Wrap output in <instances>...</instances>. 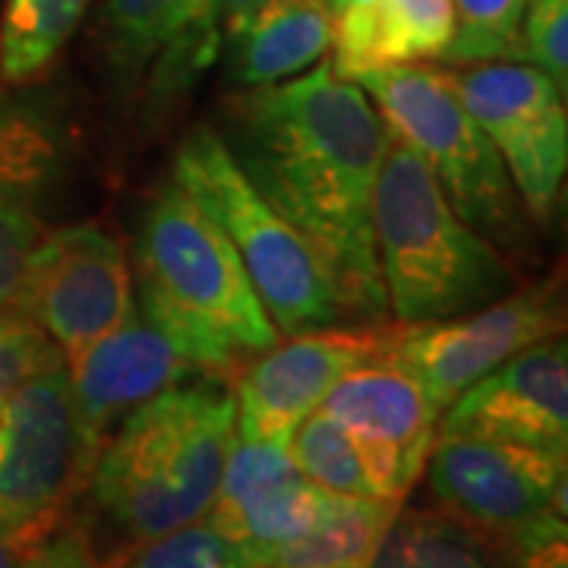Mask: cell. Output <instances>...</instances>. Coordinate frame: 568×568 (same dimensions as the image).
<instances>
[{
  "mask_svg": "<svg viewBox=\"0 0 568 568\" xmlns=\"http://www.w3.org/2000/svg\"><path fill=\"white\" fill-rule=\"evenodd\" d=\"M224 145L268 205L325 265L347 320L379 323L386 291L373 237V190L388 126L361 82L320 61L224 104Z\"/></svg>",
  "mask_w": 568,
  "mask_h": 568,
  "instance_id": "1",
  "label": "cell"
},
{
  "mask_svg": "<svg viewBox=\"0 0 568 568\" xmlns=\"http://www.w3.org/2000/svg\"><path fill=\"white\" fill-rule=\"evenodd\" d=\"M234 436V386L212 376L164 388L123 417L85 484L118 547L205 518Z\"/></svg>",
  "mask_w": 568,
  "mask_h": 568,
  "instance_id": "2",
  "label": "cell"
},
{
  "mask_svg": "<svg viewBox=\"0 0 568 568\" xmlns=\"http://www.w3.org/2000/svg\"><path fill=\"white\" fill-rule=\"evenodd\" d=\"M133 294L142 316L205 376L231 386L246 361L282 338L234 246L174 181L142 209Z\"/></svg>",
  "mask_w": 568,
  "mask_h": 568,
  "instance_id": "3",
  "label": "cell"
},
{
  "mask_svg": "<svg viewBox=\"0 0 568 568\" xmlns=\"http://www.w3.org/2000/svg\"><path fill=\"white\" fill-rule=\"evenodd\" d=\"M373 237L395 323L452 320L515 291L506 253L448 205L424 159L392 133L373 190Z\"/></svg>",
  "mask_w": 568,
  "mask_h": 568,
  "instance_id": "4",
  "label": "cell"
},
{
  "mask_svg": "<svg viewBox=\"0 0 568 568\" xmlns=\"http://www.w3.org/2000/svg\"><path fill=\"white\" fill-rule=\"evenodd\" d=\"M388 133L407 142L446 193L448 205L503 253L525 256L530 219L484 126L470 118L455 77L433 63H395L357 73Z\"/></svg>",
  "mask_w": 568,
  "mask_h": 568,
  "instance_id": "5",
  "label": "cell"
},
{
  "mask_svg": "<svg viewBox=\"0 0 568 568\" xmlns=\"http://www.w3.org/2000/svg\"><path fill=\"white\" fill-rule=\"evenodd\" d=\"M171 181L234 246L278 335L347 323L320 256L253 186L222 133L193 126L174 152Z\"/></svg>",
  "mask_w": 568,
  "mask_h": 568,
  "instance_id": "6",
  "label": "cell"
},
{
  "mask_svg": "<svg viewBox=\"0 0 568 568\" xmlns=\"http://www.w3.org/2000/svg\"><path fill=\"white\" fill-rule=\"evenodd\" d=\"M95 455L67 364L22 383L0 402V528L39 547L85 493Z\"/></svg>",
  "mask_w": 568,
  "mask_h": 568,
  "instance_id": "7",
  "label": "cell"
},
{
  "mask_svg": "<svg viewBox=\"0 0 568 568\" xmlns=\"http://www.w3.org/2000/svg\"><path fill=\"white\" fill-rule=\"evenodd\" d=\"M559 291V282L549 278L452 320L388 325L386 357L414 373L436 407L446 410L489 369L562 332Z\"/></svg>",
  "mask_w": 568,
  "mask_h": 568,
  "instance_id": "8",
  "label": "cell"
},
{
  "mask_svg": "<svg viewBox=\"0 0 568 568\" xmlns=\"http://www.w3.org/2000/svg\"><path fill=\"white\" fill-rule=\"evenodd\" d=\"M424 470L443 508L496 549L544 518H566V452L436 436Z\"/></svg>",
  "mask_w": 568,
  "mask_h": 568,
  "instance_id": "9",
  "label": "cell"
},
{
  "mask_svg": "<svg viewBox=\"0 0 568 568\" xmlns=\"http://www.w3.org/2000/svg\"><path fill=\"white\" fill-rule=\"evenodd\" d=\"M452 77L470 118L496 145L528 219L547 224L568 168L566 95L525 61L470 63Z\"/></svg>",
  "mask_w": 568,
  "mask_h": 568,
  "instance_id": "10",
  "label": "cell"
},
{
  "mask_svg": "<svg viewBox=\"0 0 568 568\" xmlns=\"http://www.w3.org/2000/svg\"><path fill=\"white\" fill-rule=\"evenodd\" d=\"M17 310L48 332L67 364L136 310L126 250L95 222L48 231Z\"/></svg>",
  "mask_w": 568,
  "mask_h": 568,
  "instance_id": "11",
  "label": "cell"
},
{
  "mask_svg": "<svg viewBox=\"0 0 568 568\" xmlns=\"http://www.w3.org/2000/svg\"><path fill=\"white\" fill-rule=\"evenodd\" d=\"M388 325H323L282 335L234 376L237 436L256 443H284L323 405L328 388L347 369L383 354Z\"/></svg>",
  "mask_w": 568,
  "mask_h": 568,
  "instance_id": "12",
  "label": "cell"
},
{
  "mask_svg": "<svg viewBox=\"0 0 568 568\" xmlns=\"http://www.w3.org/2000/svg\"><path fill=\"white\" fill-rule=\"evenodd\" d=\"M73 140L48 99H0V313L17 310L48 205L63 186Z\"/></svg>",
  "mask_w": 568,
  "mask_h": 568,
  "instance_id": "13",
  "label": "cell"
},
{
  "mask_svg": "<svg viewBox=\"0 0 568 568\" xmlns=\"http://www.w3.org/2000/svg\"><path fill=\"white\" fill-rule=\"evenodd\" d=\"M320 410L361 443L392 499H405L424 474L443 417L417 376L386 357V351L347 369Z\"/></svg>",
  "mask_w": 568,
  "mask_h": 568,
  "instance_id": "14",
  "label": "cell"
},
{
  "mask_svg": "<svg viewBox=\"0 0 568 568\" xmlns=\"http://www.w3.org/2000/svg\"><path fill=\"white\" fill-rule=\"evenodd\" d=\"M436 436L568 452L566 335H549L480 376L443 410Z\"/></svg>",
  "mask_w": 568,
  "mask_h": 568,
  "instance_id": "15",
  "label": "cell"
},
{
  "mask_svg": "<svg viewBox=\"0 0 568 568\" xmlns=\"http://www.w3.org/2000/svg\"><path fill=\"white\" fill-rule=\"evenodd\" d=\"M67 376L82 426L102 448L114 426L136 407L162 395L164 388L200 379L205 373L168 332L133 310L118 328L70 357Z\"/></svg>",
  "mask_w": 568,
  "mask_h": 568,
  "instance_id": "16",
  "label": "cell"
},
{
  "mask_svg": "<svg viewBox=\"0 0 568 568\" xmlns=\"http://www.w3.org/2000/svg\"><path fill=\"white\" fill-rule=\"evenodd\" d=\"M332 17V67L347 80L379 67L443 58L452 41L448 0H345Z\"/></svg>",
  "mask_w": 568,
  "mask_h": 568,
  "instance_id": "17",
  "label": "cell"
},
{
  "mask_svg": "<svg viewBox=\"0 0 568 568\" xmlns=\"http://www.w3.org/2000/svg\"><path fill=\"white\" fill-rule=\"evenodd\" d=\"M335 39L328 0H260L231 44L234 77L244 89L272 85L325 61Z\"/></svg>",
  "mask_w": 568,
  "mask_h": 568,
  "instance_id": "18",
  "label": "cell"
},
{
  "mask_svg": "<svg viewBox=\"0 0 568 568\" xmlns=\"http://www.w3.org/2000/svg\"><path fill=\"white\" fill-rule=\"evenodd\" d=\"M405 499L332 496L316 528L268 549L263 568H366Z\"/></svg>",
  "mask_w": 568,
  "mask_h": 568,
  "instance_id": "19",
  "label": "cell"
},
{
  "mask_svg": "<svg viewBox=\"0 0 568 568\" xmlns=\"http://www.w3.org/2000/svg\"><path fill=\"white\" fill-rule=\"evenodd\" d=\"M366 568H503V556L446 508L402 506Z\"/></svg>",
  "mask_w": 568,
  "mask_h": 568,
  "instance_id": "20",
  "label": "cell"
},
{
  "mask_svg": "<svg viewBox=\"0 0 568 568\" xmlns=\"http://www.w3.org/2000/svg\"><path fill=\"white\" fill-rule=\"evenodd\" d=\"M260 0H181L174 29L152 61V95L159 104L181 95L237 36Z\"/></svg>",
  "mask_w": 568,
  "mask_h": 568,
  "instance_id": "21",
  "label": "cell"
},
{
  "mask_svg": "<svg viewBox=\"0 0 568 568\" xmlns=\"http://www.w3.org/2000/svg\"><path fill=\"white\" fill-rule=\"evenodd\" d=\"M294 467L313 480L316 487L338 493V496H369V499H392L386 487L369 465L361 443L335 424L325 410H313L287 439Z\"/></svg>",
  "mask_w": 568,
  "mask_h": 568,
  "instance_id": "22",
  "label": "cell"
},
{
  "mask_svg": "<svg viewBox=\"0 0 568 568\" xmlns=\"http://www.w3.org/2000/svg\"><path fill=\"white\" fill-rule=\"evenodd\" d=\"M332 496L335 493L316 487L313 480H306L297 470L282 484L260 493L250 506L241 508L237 518L222 534L244 544L263 568V556L268 549L284 547V544L304 537L306 530L316 528V521L325 515Z\"/></svg>",
  "mask_w": 568,
  "mask_h": 568,
  "instance_id": "23",
  "label": "cell"
},
{
  "mask_svg": "<svg viewBox=\"0 0 568 568\" xmlns=\"http://www.w3.org/2000/svg\"><path fill=\"white\" fill-rule=\"evenodd\" d=\"M92 0H7L0 26V73L22 82L44 70L80 26Z\"/></svg>",
  "mask_w": 568,
  "mask_h": 568,
  "instance_id": "24",
  "label": "cell"
},
{
  "mask_svg": "<svg viewBox=\"0 0 568 568\" xmlns=\"http://www.w3.org/2000/svg\"><path fill=\"white\" fill-rule=\"evenodd\" d=\"M181 0H104L102 44L121 85H133L152 67L174 29Z\"/></svg>",
  "mask_w": 568,
  "mask_h": 568,
  "instance_id": "25",
  "label": "cell"
},
{
  "mask_svg": "<svg viewBox=\"0 0 568 568\" xmlns=\"http://www.w3.org/2000/svg\"><path fill=\"white\" fill-rule=\"evenodd\" d=\"M111 568H260L256 556L205 518L104 552Z\"/></svg>",
  "mask_w": 568,
  "mask_h": 568,
  "instance_id": "26",
  "label": "cell"
},
{
  "mask_svg": "<svg viewBox=\"0 0 568 568\" xmlns=\"http://www.w3.org/2000/svg\"><path fill=\"white\" fill-rule=\"evenodd\" d=\"M291 474H297V467L291 458V448L284 443H256V439L234 436L212 508L205 511V521L215 530H224L237 518L241 508L250 506L268 487L287 480Z\"/></svg>",
  "mask_w": 568,
  "mask_h": 568,
  "instance_id": "27",
  "label": "cell"
},
{
  "mask_svg": "<svg viewBox=\"0 0 568 568\" xmlns=\"http://www.w3.org/2000/svg\"><path fill=\"white\" fill-rule=\"evenodd\" d=\"M452 41L443 61H518V29L528 0H448Z\"/></svg>",
  "mask_w": 568,
  "mask_h": 568,
  "instance_id": "28",
  "label": "cell"
},
{
  "mask_svg": "<svg viewBox=\"0 0 568 568\" xmlns=\"http://www.w3.org/2000/svg\"><path fill=\"white\" fill-rule=\"evenodd\" d=\"M61 347L48 338V332L20 310L0 313V402L10 398L22 383L51 366H61Z\"/></svg>",
  "mask_w": 568,
  "mask_h": 568,
  "instance_id": "29",
  "label": "cell"
},
{
  "mask_svg": "<svg viewBox=\"0 0 568 568\" xmlns=\"http://www.w3.org/2000/svg\"><path fill=\"white\" fill-rule=\"evenodd\" d=\"M518 61L544 70L556 89L568 92V0H528L518 29Z\"/></svg>",
  "mask_w": 568,
  "mask_h": 568,
  "instance_id": "30",
  "label": "cell"
},
{
  "mask_svg": "<svg viewBox=\"0 0 568 568\" xmlns=\"http://www.w3.org/2000/svg\"><path fill=\"white\" fill-rule=\"evenodd\" d=\"M503 568H568L566 518H544L499 547Z\"/></svg>",
  "mask_w": 568,
  "mask_h": 568,
  "instance_id": "31",
  "label": "cell"
},
{
  "mask_svg": "<svg viewBox=\"0 0 568 568\" xmlns=\"http://www.w3.org/2000/svg\"><path fill=\"white\" fill-rule=\"evenodd\" d=\"M20 568H111V562L85 521H63L22 559Z\"/></svg>",
  "mask_w": 568,
  "mask_h": 568,
  "instance_id": "32",
  "label": "cell"
},
{
  "mask_svg": "<svg viewBox=\"0 0 568 568\" xmlns=\"http://www.w3.org/2000/svg\"><path fill=\"white\" fill-rule=\"evenodd\" d=\"M32 549L22 544L17 534L0 528V568H20L22 559L29 556Z\"/></svg>",
  "mask_w": 568,
  "mask_h": 568,
  "instance_id": "33",
  "label": "cell"
},
{
  "mask_svg": "<svg viewBox=\"0 0 568 568\" xmlns=\"http://www.w3.org/2000/svg\"><path fill=\"white\" fill-rule=\"evenodd\" d=\"M342 3H345V0H328V7H332V10H335V7H342Z\"/></svg>",
  "mask_w": 568,
  "mask_h": 568,
  "instance_id": "34",
  "label": "cell"
}]
</instances>
